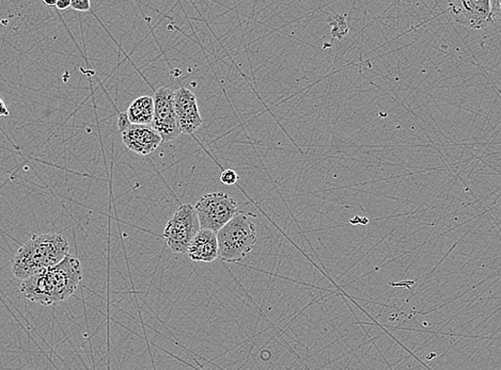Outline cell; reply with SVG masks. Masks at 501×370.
I'll use <instances>...</instances> for the list:
<instances>
[{
  "mask_svg": "<svg viewBox=\"0 0 501 370\" xmlns=\"http://www.w3.org/2000/svg\"><path fill=\"white\" fill-rule=\"evenodd\" d=\"M188 257L198 263H212L218 259L217 236L214 232L200 229L188 244Z\"/></svg>",
  "mask_w": 501,
  "mask_h": 370,
  "instance_id": "30bf717a",
  "label": "cell"
},
{
  "mask_svg": "<svg viewBox=\"0 0 501 370\" xmlns=\"http://www.w3.org/2000/svg\"><path fill=\"white\" fill-rule=\"evenodd\" d=\"M69 252V241L61 234L31 236L14 255L12 273L18 280H27L60 263Z\"/></svg>",
  "mask_w": 501,
  "mask_h": 370,
  "instance_id": "7a4b0ae2",
  "label": "cell"
},
{
  "mask_svg": "<svg viewBox=\"0 0 501 370\" xmlns=\"http://www.w3.org/2000/svg\"><path fill=\"white\" fill-rule=\"evenodd\" d=\"M9 116L10 111L8 110V107L6 106L5 102H4L3 99H0V118Z\"/></svg>",
  "mask_w": 501,
  "mask_h": 370,
  "instance_id": "9a60e30c",
  "label": "cell"
},
{
  "mask_svg": "<svg viewBox=\"0 0 501 370\" xmlns=\"http://www.w3.org/2000/svg\"><path fill=\"white\" fill-rule=\"evenodd\" d=\"M194 208L200 229H208L214 233H217L239 212L237 200L225 192L203 195Z\"/></svg>",
  "mask_w": 501,
  "mask_h": 370,
  "instance_id": "277c9868",
  "label": "cell"
},
{
  "mask_svg": "<svg viewBox=\"0 0 501 370\" xmlns=\"http://www.w3.org/2000/svg\"><path fill=\"white\" fill-rule=\"evenodd\" d=\"M237 180H239V175H237L235 170L226 169L222 172L220 182L222 184L227 185V186H233V185L237 184Z\"/></svg>",
  "mask_w": 501,
  "mask_h": 370,
  "instance_id": "7c38bea8",
  "label": "cell"
},
{
  "mask_svg": "<svg viewBox=\"0 0 501 370\" xmlns=\"http://www.w3.org/2000/svg\"><path fill=\"white\" fill-rule=\"evenodd\" d=\"M200 231L194 206L181 204L163 229L166 244L173 253H186L188 244Z\"/></svg>",
  "mask_w": 501,
  "mask_h": 370,
  "instance_id": "5b68a950",
  "label": "cell"
},
{
  "mask_svg": "<svg viewBox=\"0 0 501 370\" xmlns=\"http://www.w3.org/2000/svg\"><path fill=\"white\" fill-rule=\"evenodd\" d=\"M118 129L123 143L131 152L140 156H148L156 151L161 143L158 134L151 126L131 124L126 112L119 114Z\"/></svg>",
  "mask_w": 501,
  "mask_h": 370,
  "instance_id": "52a82bcc",
  "label": "cell"
},
{
  "mask_svg": "<svg viewBox=\"0 0 501 370\" xmlns=\"http://www.w3.org/2000/svg\"><path fill=\"white\" fill-rule=\"evenodd\" d=\"M490 6L492 1H456L449 4L448 11L458 24L481 29L494 24L496 16Z\"/></svg>",
  "mask_w": 501,
  "mask_h": 370,
  "instance_id": "ba28073f",
  "label": "cell"
},
{
  "mask_svg": "<svg viewBox=\"0 0 501 370\" xmlns=\"http://www.w3.org/2000/svg\"><path fill=\"white\" fill-rule=\"evenodd\" d=\"M71 8L77 12H88L91 9L89 0H71Z\"/></svg>",
  "mask_w": 501,
  "mask_h": 370,
  "instance_id": "4fadbf2b",
  "label": "cell"
},
{
  "mask_svg": "<svg viewBox=\"0 0 501 370\" xmlns=\"http://www.w3.org/2000/svg\"><path fill=\"white\" fill-rule=\"evenodd\" d=\"M43 3L48 7H56L57 0H43Z\"/></svg>",
  "mask_w": 501,
  "mask_h": 370,
  "instance_id": "2e32d148",
  "label": "cell"
},
{
  "mask_svg": "<svg viewBox=\"0 0 501 370\" xmlns=\"http://www.w3.org/2000/svg\"><path fill=\"white\" fill-rule=\"evenodd\" d=\"M82 280V263L69 254L57 265L23 281L21 293L29 301L54 305L73 295Z\"/></svg>",
  "mask_w": 501,
  "mask_h": 370,
  "instance_id": "6da1fadb",
  "label": "cell"
},
{
  "mask_svg": "<svg viewBox=\"0 0 501 370\" xmlns=\"http://www.w3.org/2000/svg\"><path fill=\"white\" fill-rule=\"evenodd\" d=\"M154 114L151 127L158 134L163 142H171L181 135L175 107H173V91L169 88H159L155 92Z\"/></svg>",
  "mask_w": 501,
  "mask_h": 370,
  "instance_id": "8992f818",
  "label": "cell"
},
{
  "mask_svg": "<svg viewBox=\"0 0 501 370\" xmlns=\"http://www.w3.org/2000/svg\"><path fill=\"white\" fill-rule=\"evenodd\" d=\"M56 8L61 11L69 9L71 8V0H57Z\"/></svg>",
  "mask_w": 501,
  "mask_h": 370,
  "instance_id": "5bb4252c",
  "label": "cell"
},
{
  "mask_svg": "<svg viewBox=\"0 0 501 370\" xmlns=\"http://www.w3.org/2000/svg\"><path fill=\"white\" fill-rule=\"evenodd\" d=\"M250 212H237L216 233L218 259L230 263L245 261L257 242V227Z\"/></svg>",
  "mask_w": 501,
  "mask_h": 370,
  "instance_id": "3957f363",
  "label": "cell"
},
{
  "mask_svg": "<svg viewBox=\"0 0 501 370\" xmlns=\"http://www.w3.org/2000/svg\"><path fill=\"white\" fill-rule=\"evenodd\" d=\"M173 107L180 131L184 135H193L203 124L199 112L196 95L186 88H180L173 92Z\"/></svg>",
  "mask_w": 501,
  "mask_h": 370,
  "instance_id": "9c48e42d",
  "label": "cell"
},
{
  "mask_svg": "<svg viewBox=\"0 0 501 370\" xmlns=\"http://www.w3.org/2000/svg\"><path fill=\"white\" fill-rule=\"evenodd\" d=\"M154 114V101L152 97H138L129 105L126 116L129 122L135 125L151 126Z\"/></svg>",
  "mask_w": 501,
  "mask_h": 370,
  "instance_id": "8fae6325",
  "label": "cell"
}]
</instances>
